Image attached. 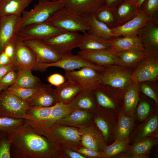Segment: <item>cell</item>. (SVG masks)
<instances>
[{"label": "cell", "mask_w": 158, "mask_h": 158, "mask_svg": "<svg viewBox=\"0 0 158 158\" xmlns=\"http://www.w3.org/2000/svg\"><path fill=\"white\" fill-rule=\"evenodd\" d=\"M8 135L11 141V157L61 158L53 144L25 122Z\"/></svg>", "instance_id": "obj_1"}, {"label": "cell", "mask_w": 158, "mask_h": 158, "mask_svg": "<svg viewBox=\"0 0 158 158\" xmlns=\"http://www.w3.org/2000/svg\"><path fill=\"white\" fill-rule=\"evenodd\" d=\"M48 139L59 152L70 149L75 151L82 146L79 128L54 123L38 132Z\"/></svg>", "instance_id": "obj_2"}, {"label": "cell", "mask_w": 158, "mask_h": 158, "mask_svg": "<svg viewBox=\"0 0 158 158\" xmlns=\"http://www.w3.org/2000/svg\"><path fill=\"white\" fill-rule=\"evenodd\" d=\"M46 22L58 28L67 31L84 33L89 29L85 17L65 7L55 13Z\"/></svg>", "instance_id": "obj_3"}, {"label": "cell", "mask_w": 158, "mask_h": 158, "mask_svg": "<svg viewBox=\"0 0 158 158\" xmlns=\"http://www.w3.org/2000/svg\"><path fill=\"white\" fill-rule=\"evenodd\" d=\"M63 7L58 0H38L37 4L30 11L22 13L20 29L33 23L46 22L55 13Z\"/></svg>", "instance_id": "obj_4"}, {"label": "cell", "mask_w": 158, "mask_h": 158, "mask_svg": "<svg viewBox=\"0 0 158 158\" xmlns=\"http://www.w3.org/2000/svg\"><path fill=\"white\" fill-rule=\"evenodd\" d=\"M133 70L131 68L118 65L104 66L101 72V84L124 92L133 82Z\"/></svg>", "instance_id": "obj_5"}, {"label": "cell", "mask_w": 158, "mask_h": 158, "mask_svg": "<svg viewBox=\"0 0 158 158\" xmlns=\"http://www.w3.org/2000/svg\"><path fill=\"white\" fill-rule=\"evenodd\" d=\"M28 104L6 89L0 92V116L27 119Z\"/></svg>", "instance_id": "obj_6"}, {"label": "cell", "mask_w": 158, "mask_h": 158, "mask_svg": "<svg viewBox=\"0 0 158 158\" xmlns=\"http://www.w3.org/2000/svg\"><path fill=\"white\" fill-rule=\"evenodd\" d=\"M83 38V35L75 31H66L44 41L60 55L72 53L78 48Z\"/></svg>", "instance_id": "obj_7"}, {"label": "cell", "mask_w": 158, "mask_h": 158, "mask_svg": "<svg viewBox=\"0 0 158 158\" xmlns=\"http://www.w3.org/2000/svg\"><path fill=\"white\" fill-rule=\"evenodd\" d=\"M59 61L49 63H37L34 70L44 71L47 68L54 67L63 69L65 71H70L85 67H90L101 72L104 66L94 64L83 58L78 54L74 55L72 53L61 55Z\"/></svg>", "instance_id": "obj_8"}, {"label": "cell", "mask_w": 158, "mask_h": 158, "mask_svg": "<svg viewBox=\"0 0 158 158\" xmlns=\"http://www.w3.org/2000/svg\"><path fill=\"white\" fill-rule=\"evenodd\" d=\"M66 31H67L58 28L45 22L32 24L20 29L18 37L23 41L30 40L44 41Z\"/></svg>", "instance_id": "obj_9"}, {"label": "cell", "mask_w": 158, "mask_h": 158, "mask_svg": "<svg viewBox=\"0 0 158 158\" xmlns=\"http://www.w3.org/2000/svg\"><path fill=\"white\" fill-rule=\"evenodd\" d=\"M158 78V55H151L141 61L133 70V82L140 84L145 81H155Z\"/></svg>", "instance_id": "obj_10"}, {"label": "cell", "mask_w": 158, "mask_h": 158, "mask_svg": "<svg viewBox=\"0 0 158 158\" xmlns=\"http://www.w3.org/2000/svg\"><path fill=\"white\" fill-rule=\"evenodd\" d=\"M66 79L72 80L84 90L93 91L101 84V72L94 68L85 67L78 70L65 71Z\"/></svg>", "instance_id": "obj_11"}, {"label": "cell", "mask_w": 158, "mask_h": 158, "mask_svg": "<svg viewBox=\"0 0 158 158\" xmlns=\"http://www.w3.org/2000/svg\"><path fill=\"white\" fill-rule=\"evenodd\" d=\"M21 16L9 15L0 18V54L7 44L14 42L18 37Z\"/></svg>", "instance_id": "obj_12"}, {"label": "cell", "mask_w": 158, "mask_h": 158, "mask_svg": "<svg viewBox=\"0 0 158 158\" xmlns=\"http://www.w3.org/2000/svg\"><path fill=\"white\" fill-rule=\"evenodd\" d=\"M82 146L102 153L107 146L100 131L94 121L79 127Z\"/></svg>", "instance_id": "obj_13"}, {"label": "cell", "mask_w": 158, "mask_h": 158, "mask_svg": "<svg viewBox=\"0 0 158 158\" xmlns=\"http://www.w3.org/2000/svg\"><path fill=\"white\" fill-rule=\"evenodd\" d=\"M15 52L12 63L17 71L28 68L34 70L37 63L35 55L30 47L18 37L15 42Z\"/></svg>", "instance_id": "obj_14"}, {"label": "cell", "mask_w": 158, "mask_h": 158, "mask_svg": "<svg viewBox=\"0 0 158 158\" xmlns=\"http://www.w3.org/2000/svg\"><path fill=\"white\" fill-rule=\"evenodd\" d=\"M137 34L145 51L158 55V23L149 21L139 29Z\"/></svg>", "instance_id": "obj_15"}, {"label": "cell", "mask_w": 158, "mask_h": 158, "mask_svg": "<svg viewBox=\"0 0 158 158\" xmlns=\"http://www.w3.org/2000/svg\"><path fill=\"white\" fill-rule=\"evenodd\" d=\"M34 53L37 63H49L59 60L61 56L51 47L40 40L24 41Z\"/></svg>", "instance_id": "obj_16"}, {"label": "cell", "mask_w": 158, "mask_h": 158, "mask_svg": "<svg viewBox=\"0 0 158 158\" xmlns=\"http://www.w3.org/2000/svg\"><path fill=\"white\" fill-rule=\"evenodd\" d=\"M92 91L99 106L110 109H116L119 102L118 95L124 92L101 84Z\"/></svg>", "instance_id": "obj_17"}, {"label": "cell", "mask_w": 158, "mask_h": 158, "mask_svg": "<svg viewBox=\"0 0 158 158\" xmlns=\"http://www.w3.org/2000/svg\"><path fill=\"white\" fill-rule=\"evenodd\" d=\"M151 20L144 10L140 7L132 19L123 25L111 28L118 37L137 35L139 29Z\"/></svg>", "instance_id": "obj_18"}, {"label": "cell", "mask_w": 158, "mask_h": 158, "mask_svg": "<svg viewBox=\"0 0 158 158\" xmlns=\"http://www.w3.org/2000/svg\"><path fill=\"white\" fill-rule=\"evenodd\" d=\"M64 7L84 17L94 14L105 7V0H58Z\"/></svg>", "instance_id": "obj_19"}, {"label": "cell", "mask_w": 158, "mask_h": 158, "mask_svg": "<svg viewBox=\"0 0 158 158\" xmlns=\"http://www.w3.org/2000/svg\"><path fill=\"white\" fill-rule=\"evenodd\" d=\"M78 54L91 63L101 66L117 65L118 56L110 49L79 51Z\"/></svg>", "instance_id": "obj_20"}, {"label": "cell", "mask_w": 158, "mask_h": 158, "mask_svg": "<svg viewBox=\"0 0 158 158\" xmlns=\"http://www.w3.org/2000/svg\"><path fill=\"white\" fill-rule=\"evenodd\" d=\"M83 90L75 82L66 79L64 83L54 89V96L56 103L68 104Z\"/></svg>", "instance_id": "obj_21"}, {"label": "cell", "mask_w": 158, "mask_h": 158, "mask_svg": "<svg viewBox=\"0 0 158 158\" xmlns=\"http://www.w3.org/2000/svg\"><path fill=\"white\" fill-rule=\"evenodd\" d=\"M68 104L74 110L80 109L93 114L96 113L99 107L93 91L87 90L80 92Z\"/></svg>", "instance_id": "obj_22"}, {"label": "cell", "mask_w": 158, "mask_h": 158, "mask_svg": "<svg viewBox=\"0 0 158 158\" xmlns=\"http://www.w3.org/2000/svg\"><path fill=\"white\" fill-rule=\"evenodd\" d=\"M94 114L80 109H75L55 122L79 128L93 122Z\"/></svg>", "instance_id": "obj_23"}, {"label": "cell", "mask_w": 158, "mask_h": 158, "mask_svg": "<svg viewBox=\"0 0 158 158\" xmlns=\"http://www.w3.org/2000/svg\"><path fill=\"white\" fill-rule=\"evenodd\" d=\"M110 46V50L117 53L133 49L145 51L137 35L118 37L107 41Z\"/></svg>", "instance_id": "obj_24"}, {"label": "cell", "mask_w": 158, "mask_h": 158, "mask_svg": "<svg viewBox=\"0 0 158 158\" xmlns=\"http://www.w3.org/2000/svg\"><path fill=\"white\" fill-rule=\"evenodd\" d=\"M54 89L51 84L42 83L39 90L27 103L29 107H50L56 103Z\"/></svg>", "instance_id": "obj_25"}, {"label": "cell", "mask_w": 158, "mask_h": 158, "mask_svg": "<svg viewBox=\"0 0 158 158\" xmlns=\"http://www.w3.org/2000/svg\"><path fill=\"white\" fill-rule=\"evenodd\" d=\"M74 110L70 107L68 104L56 103L53 106L51 114L47 120L38 123H27L36 131L39 132L45 129L57 120Z\"/></svg>", "instance_id": "obj_26"}, {"label": "cell", "mask_w": 158, "mask_h": 158, "mask_svg": "<svg viewBox=\"0 0 158 158\" xmlns=\"http://www.w3.org/2000/svg\"><path fill=\"white\" fill-rule=\"evenodd\" d=\"M89 28L87 32L102 40L108 41L118 37L113 32L112 29L96 18L94 14L85 17Z\"/></svg>", "instance_id": "obj_27"}, {"label": "cell", "mask_w": 158, "mask_h": 158, "mask_svg": "<svg viewBox=\"0 0 158 158\" xmlns=\"http://www.w3.org/2000/svg\"><path fill=\"white\" fill-rule=\"evenodd\" d=\"M33 0H0V18L5 16H21Z\"/></svg>", "instance_id": "obj_28"}, {"label": "cell", "mask_w": 158, "mask_h": 158, "mask_svg": "<svg viewBox=\"0 0 158 158\" xmlns=\"http://www.w3.org/2000/svg\"><path fill=\"white\" fill-rule=\"evenodd\" d=\"M114 53L118 58L117 65L130 68L135 67L142 60L152 55L145 51L138 49Z\"/></svg>", "instance_id": "obj_29"}, {"label": "cell", "mask_w": 158, "mask_h": 158, "mask_svg": "<svg viewBox=\"0 0 158 158\" xmlns=\"http://www.w3.org/2000/svg\"><path fill=\"white\" fill-rule=\"evenodd\" d=\"M139 85L132 82L124 92V108L127 115L132 116L135 111L139 99Z\"/></svg>", "instance_id": "obj_30"}, {"label": "cell", "mask_w": 158, "mask_h": 158, "mask_svg": "<svg viewBox=\"0 0 158 158\" xmlns=\"http://www.w3.org/2000/svg\"><path fill=\"white\" fill-rule=\"evenodd\" d=\"M138 9L135 4L126 0L115 8L118 26L123 25L133 18Z\"/></svg>", "instance_id": "obj_31"}, {"label": "cell", "mask_w": 158, "mask_h": 158, "mask_svg": "<svg viewBox=\"0 0 158 158\" xmlns=\"http://www.w3.org/2000/svg\"><path fill=\"white\" fill-rule=\"evenodd\" d=\"M82 41L78 48L80 50H96L110 49V46L107 41L86 32L83 35Z\"/></svg>", "instance_id": "obj_32"}, {"label": "cell", "mask_w": 158, "mask_h": 158, "mask_svg": "<svg viewBox=\"0 0 158 158\" xmlns=\"http://www.w3.org/2000/svg\"><path fill=\"white\" fill-rule=\"evenodd\" d=\"M17 71V76L13 84L30 88H39L42 84L39 78L33 75L31 70L25 68Z\"/></svg>", "instance_id": "obj_33"}, {"label": "cell", "mask_w": 158, "mask_h": 158, "mask_svg": "<svg viewBox=\"0 0 158 158\" xmlns=\"http://www.w3.org/2000/svg\"><path fill=\"white\" fill-rule=\"evenodd\" d=\"M157 141L154 137L147 136L135 142L133 145L129 147L127 150L135 157H145L144 155L149 152Z\"/></svg>", "instance_id": "obj_34"}, {"label": "cell", "mask_w": 158, "mask_h": 158, "mask_svg": "<svg viewBox=\"0 0 158 158\" xmlns=\"http://www.w3.org/2000/svg\"><path fill=\"white\" fill-rule=\"evenodd\" d=\"M134 122V119L131 116L122 114L116 130L115 140L128 141L133 128Z\"/></svg>", "instance_id": "obj_35"}, {"label": "cell", "mask_w": 158, "mask_h": 158, "mask_svg": "<svg viewBox=\"0 0 158 158\" xmlns=\"http://www.w3.org/2000/svg\"><path fill=\"white\" fill-rule=\"evenodd\" d=\"M53 106L50 107H29L27 112V123H37L43 122L50 116Z\"/></svg>", "instance_id": "obj_36"}, {"label": "cell", "mask_w": 158, "mask_h": 158, "mask_svg": "<svg viewBox=\"0 0 158 158\" xmlns=\"http://www.w3.org/2000/svg\"><path fill=\"white\" fill-rule=\"evenodd\" d=\"M93 121L101 132L105 141H108L111 134V127L107 118L99 106L98 111L93 114Z\"/></svg>", "instance_id": "obj_37"}, {"label": "cell", "mask_w": 158, "mask_h": 158, "mask_svg": "<svg viewBox=\"0 0 158 158\" xmlns=\"http://www.w3.org/2000/svg\"><path fill=\"white\" fill-rule=\"evenodd\" d=\"M115 8L105 7L94 14L98 20L104 23L109 28L116 27L118 25L116 16Z\"/></svg>", "instance_id": "obj_38"}, {"label": "cell", "mask_w": 158, "mask_h": 158, "mask_svg": "<svg viewBox=\"0 0 158 158\" xmlns=\"http://www.w3.org/2000/svg\"><path fill=\"white\" fill-rule=\"evenodd\" d=\"M158 126V116L157 115H154L148 119L139 128L135 142L152 134L157 130Z\"/></svg>", "instance_id": "obj_39"}, {"label": "cell", "mask_w": 158, "mask_h": 158, "mask_svg": "<svg viewBox=\"0 0 158 158\" xmlns=\"http://www.w3.org/2000/svg\"><path fill=\"white\" fill-rule=\"evenodd\" d=\"M40 87L37 88H27L13 84L6 90L27 103L37 92Z\"/></svg>", "instance_id": "obj_40"}, {"label": "cell", "mask_w": 158, "mask_h": 158, "mask_svg": "<svg viewBox=\"0 0 158 158\" xmlns=\"http://www.w3.org/2000/svg\"><path fill=\"white\" fill-rule=\"evenodd\" d=\"M129 147L128 140L122 141L115 140L112 144L106 146L102 153V157L110 158L117 155L127 150Z\"/></svg>", "instance_id": "obj_41"}, {"label": "cell", "mask_w": 158, "mask_h": 158, "mask_svg": "<svg viewBox=\"0 0 158 158\" xmlns=\"http://www.w3.org/2000/svg\"><path fill=\"white\" fill-rule=\"evenodd\" d=\"M24 123L23 119L0 116V133L8 135Z\"/></svg>", "instance_id": "obj_42"}, {"label": "cell", "mask_w": 158, "mask_h": 158, "mask_svg": "<svg viewBox=\"0 0 158 158\" xmlns=\"http://www.w3.org/2000/svg\"><path fill=\"white\" fill-rule=\"evenodd\" d=\"M140 7L152 21L158 23V0H145Z\"/></svg>", "instance_id": "obj_43"}, {"label": "cell", "mask_w": 158, "mask_h": 158, "mask_svg": "<svg viewBox=\"0 0 158 158\" xmlns=\"http://www.w3.org/2000/svg\"><path fill=\"white\" fill-rule=\"evenodd\" d=\"M11 140L7 134L0 133V158H10Z\"/></svg>", "instance_id": "obj_44"}, {"label": "cell", "mask_w": 158, "mask_h": 158, "mask_svg": "<svg viewBox=\"0 0 158 158\" xmlns=\"http://www.w3.org/2000/svg\"><path fill=\"white\" fill-rule=\"evenodd\" d=\"M18 71L13 69L0 79V87L3 90L7 89L13 84L17 77Z\"/></svg>", "instance_id": "obj_45"}, {"label": "cell", "mask_w": 158, "mask_h": 158, "mask_svg": "<svg viewBox=\"0 0 158 158\" xmlns=\"http://www.w3.org/2000/svg\"><path fill=\"white\" fill-rule=\"evenodd\" d=\"M150 106L145 101L141 102L137 109V114L138 119L141 121L144 120L148 115L150 111Z\"/></svg>", "instance_id": "obj_46"}, {"label": "cell", "mask_w": 158, "mask_h": 158, "mask_svg": "<svg viewBox=\"0 0 158 158\" xmlns=\"http://www.w3.org/2000/svg\"><path fill=\"white\" fill-rule=\"evenodd\" d=\"M75 151L84 156L86 158L103 157L102 153L95 151L83 146L79 148Z\"/></svg>", "instance_id": "obj_47"}, {"label": "cell", "mask_w": 158, "mask_h": 158, "mask_svg": "<svg viewBox=\"0 0 158 158\" xmlns=\"http://www.w3.org/2000/svg\"><path fill=\"white\" fill-rule=\"evenodd\" d=\"M47 80L51 85L57 87L64 83L66 81V79L65 77L61 74L55 73L48 76Z\"/></svg>", "instance_id": "obj_48"}, {"label": "cell", "mask_w": 158, "mask_h": 158, "mask_svg": "<svg viewBox=\"0 0 158 158\" xmlns=\"http://www.w3.org/2000/svg\"><path fill=\"white\" fill-rule=\"evenodd\" d=\"M140 90L145 95L154 100L157 104H158L157 96L150 86L146 84H142L140 85Z\"/></svg>", "instance_id": "obj_49"}, {"label": "cell", "mask_w": 158, "mask_h": 158, "mask_svg": "<svg viewBox=\"0 0 158 158\" xmlns=\"http://www.w3.org/2000/svg\"><path fill=\"white\" fill-rule=\"evenodd\" d=\"M59 152L61 158H86L80 153L70 149H66Z\"/></svg>", "instance_id": "obj_50"}, {"label": "cell", "mask_w": 158, "mask_h": 158, "mask_svg": "<svg viewBox=\"0 0 158 158\" xmlns=\"http://www.w3.org/2000/svg\"><path fill=\"white\" fill-rule=\"evenodd\" d=\"M15 42L8 43L5 46L3 50L4 52L11 59L12 61L15 52Z\"/></svg>", "instance_id": "obj_51"}, {"label": "cell", "mask_w": 158, "mask_h": 158, "mask_svg": "<svg viewBox=\"0 0 158 158\" xmlns=\"http://www.w3.org/2000/svg\"><path fill=\"white\" fill-rule=\"evenodd\" d=\"M126 0H105V7L115 8Z\"/></svg>", "instance_id": "obj_52"}, {"label": "cell", "mask_w": 158, "mask_h": 158, "mask_svg": "<svg viewBox=\"0 0 158 158\" xmlns=\"http://www.w3.org/2000/svg\"><path fill=\"white\" fill-rule=\"evenodd\" d=\"M14 69L12 63L0 66V79L11 71Z\"/></svg>", "instance_id": "obj_53"}, {"label": "cell", "mask_w": 158, "mask_h": 158, "mask_svg": "<svg viewBox=\"0 0 158 158\" xmlns=\"http://www.w3.org/2000/svg\"><path fill=\"white\" fill-rule=\"evenodd\" d=\"M12 63V61L3 51L0 54V66H3Z\"/></svg>", "instance_id": "obj_54"}, {"label": "cell", "mask_w": 158, "mask_h": 158, "mask_svg": "<svg viewBox=\"0 0 158 158\" xmlns=\"http://www.w3.org/2000/svg\"><path fill=\"white\" fill-rule=\"evenodd\" d=\"M145 0H138L136 4L138 9L140 8L142 4Z\"/></svg>", "instance_id": "obj_55"}, {"label": "cell", "mask_w": 158, "mask_h": 158, "mask_svg": "<svg viewBox=\"0 0 158 158\" xmlns=\"http://www.w3.org/2000/svg\"><path fill=\"white\" fill-rule=\"evenodd\" d=\"M134 4H136L138 0H127Z\"/></svg>", "instance_id": "obj_56"}, {"label": "cell", "mask_w": 158, "mask_h": 158, "mask_svg": "<svg viewBox=\"0 0 158 158\" xmlns=\"http://www.w3.org/2000/svg\"><path fill=\"white\" fill-rule=\"evenodd\" d=\"M3 90L2 88H1L0 87V92L2 90Z\"/></svg>", "instance_id": "obj_57"}, {"label": "cell", "mask_w": 158, "mask_h": 158, "mask_svg": "<svg viewBox=\"0 0 158 158\" xmlns=\"http://www.w3.org/2000/svg\"><path fill=\"white\" fill-rule=\"evenodd\" d=\"M50 0L51 1H56L57 0Z\"/></svg>", "instance_id": "obj_58"}]
</instances>
